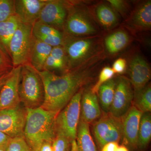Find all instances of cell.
<instances>
[{"mask_svg":"<svg viewBox=\"0 0 151 151\" xmlns=\"http://www.w3.org/2000/svg\"><path fill=\"white\" fill-rule=\"evenodd\" d=\"M12 138L0 132V149L5 150Z\"/></svg>","mask_w":151,"mask_h":151,"instance_id":"obj_36","label":"cell"},{"mask_svg":"<svg viewBox=\"0 0 151 151\" xmlns=\"http://www.w3.org/2000/svg\"><path fill=\"white\" fill-rule=\"evenodd\" d=\"M92 70L90 68L80 67L60 76L47 70L37 71L44 88V100L41 108L54 112L61 111L91 79Z\"/></svg>","mask_w":151,"mask_h":151,"instance_id":"obj_1","label":"cell"},{"mask_svg":"<svg viewBox=\"0 0 151 151\" xmlns=\"http://www.w3.org/2000/svg\"><path fill=\"white\" fill-rule=\"evenodd\" d=\"M0 151H5L3 149H0Z\"/></svg>","mask_w":151,"mask_h":151,"instance_id":"obj_42","label":"cell"},{"mask_svg":"<svg viewBox=\"0 0 151 151\" xmlns=\"http://www.w3.org/2000/svg\"><path fill=\"white\" fill-rule=\"evenodd\" d=\"M68 2L47 0L38 21L59 30L63 29L68 12Z\"/></svg>","mask_w":151,"mask_h":151,"instance_id":"obj_12","label":"cell"},{"mask_svg":"<svg viewBox=\"0 0 151 151\" xmlns=\"http://www.w3.org/2000/svg\"><path fill=\"white\" fill-rule=\"evenodd\" d=\"M116 151H129L127 146L124 145H119Z\"/></svg>","mask_w":151,"mask_h":151,"instance_id":"obj_41","label":"cell"},{"mask_svg":"<svg viewBox=\"0 0 151 151\" xmlns=\"http://www.w3.org/2000/svg\"><path fill=\"white\" fill-rule=\"evenodd\" d=\"M14 15V0H0V22Z\"/></svg>","mask_w":151,"mask_h":151,"instance_id":"obj_28","label":"cell"},{"mask_svg":"<svg viewBox=\"0 0 151 151\" xmlns=\"http://www.w3.org/2000/svg\"><path fill=\"white\" fill-rule=\"evenodd\" d=\"M63 29L64 35L73 37L93 35L97 32L91 20L85 12L69 2Z\"/></svg>","mask_w":151,"mask_h":151,"instance_id":"obj_9","label":"cell"},{"mask_svg":"<svg viewBox=\"0 0 151 151\" xmlns=\"http://www.w3.org/2000/svg\"><path fill=\"white\" fill-rule=\"evenodd\" d=\"M70 151H79L76 139L73 140L70 142Z\"/></svg>","mask_w":151,"mask_h":151,"instance_id":"obj_39","label":"cell"},{"mask_svg":"<svg viewBox=\"0 0 151 151\" xmlns=\"http://www.w3.org/2000/svg\"><path fill=\"white\" fill-rule=\"evenodd\" d=\"M21 103L27 109L41 107L44 100V88L37 70L29 63L22 65L19 87Z\"/></svg>","mask_w":151,"mask_h":151,"instance_id":"obj_3","label":"cell"},{"mask_svg":"<svg viewBox=\"0 0 151 151\" xmlns=\"http://www.w3.org/2000/svg\"><path fill=\"white\" fill-rule=\"evenodd\" d=\"M126 60L124 58H120L116 60L113 63L112 69L115 73H122L126 70Z\"/></svg>","mask_w":151,"mask_h":151,"instance_id":"obj_34","label":"cell"},{"mask_svg":"<svg viewBox=\"0 0 151 151\" xmlns=\"http://www.w3.org/2000/svg\"><path fill=\"white\" fill-rule=\"evenodd\" d=\"M32 35L37 39L52 47L63 44L64 34L59 30L38 20L33 25Z\"/></svg>","mask_w":151,"mask_h":151,"instance_id":"obj_17","label":"cell"},{"mask_svg":"<svg viewBox=\"0 0 151 151\" xmlns=\"http://www.w3.org/2000/svg\"><path fill=\"white\" fill-rule=\"evenodd\" d=\"M132 105L143 113L151 111V86L146 85L143 89L134 93Z\"/></svg>","mask_w":151,"mask_h":151,"instance_id":"obj_25","label":"cell"},{"mask_svg":"<svg viewBox=\"0 0 151 151\" xmlns=\"http://www.w3.org/2000/svg\"><path fill=\"white\" fill-rule=\"evenodd\" d=\"M134 90L131 81L124 76L116 81L113 103L109 113L116 117L122 118L133 104Z\"/></svg>","mask_w":151,"mask_h":151,"instance_id":"obj_10","label":"cell"},{"mask_svg":"<svg viewBox=\"0 0 151 151\" xmlns=\"http://www.w3.org/2000/svg\"><path fill=\"white\" fill-rule=\"evenodd\" d=\"M5 151H32L24 137L12 138Z\"/></svg>","mask_w":151,"mask_h":151,"instance_id":"obj_29","label":"cell"},{"mask_svg":"<svg viewBox=\"0 0 151 151\" xmlns=\"http://www.w3.org/2000/svg\"><path fill=\"white\" fill-rule=\"evenodd\" d=\"M96 14L99 22L104 27H113L118 22L116 13L107 5L102 4L98 6L96 9Z\"/></svg>","mask_w":151,"mask_h":151,"instance_id":"obj_26","label":"cell"},{"mask_svg":"<svg viewBox=\"0 0 151 151\" xmlns=\"http://www.w3.org/2000/svg\"><path fill=\"white\" fill-rule=\"evenodd\" d=\"M52 48V47L33 36L30 51L29 64L37 71L43 70L45 63L50 55Z\"/></svg>","mask_w":151,"mask_h":151,"instance_id":"obj_18","label":"cell"},{"mask_svg":"<svg viewBox=\"0 0 151 151\" xmlns=\"http://www.w3.org/2000/svg\"><path fill=\"white\" fill-rule=\"evenodd\" d=\"M151 139V113H143L138 132L137 150L143 151L148 146Z\"/></svg>","mask_w":151,"mask_h":151,"instance_id":"obj_21","label":"cell"},{"mask_svg":"<svg viewBox=\"0 0 151 151\" xmlns=\"http://www.w3.org/2000/svg\"><path fill=\"white\" fill-rule=\"evenodd\" d=\"M130 24L136 29L147 30L151 27V2L147 1L141 4L132 15Z\"/></svg>","mask_w":151,"mask_h":151,"instance_id":"obj_19","label":"cell"},{"mask_svg":"<svg viewBox=\"0 0 151 151\" xmlns=\"http://www.w3.org/2000/svg\"><path fill=\"white\" fill-rule=\"evenodd\" d=\"M112 68L110 67H105L100 71L99 78L97 83L91 89L92 92L97 94L101 85L113 78L115 74Z\"/></svg>","mask_w":151,"mask_h":151,"instance_id":"obj_30","label":"cell"},{"mask_svg":"<svg viewBox=\"0 0 151 151\" xmlns=\"http://www.w3.org/2000/svg\"><path fill=\"white\" fill-rule=\"evenodd\" d=\"M143 113L132 105L122 118V139L125 145L132 150H137L138 132Z\"/></svg>","mask_w":151,"mask_h":151,"instance_id":"obj_13","label":"cell"},{"mask_svg":"<svg viewBox=\"0 0 151 151\" xmlns=\"http://www.w3.org/2000/svg\"><path fill=\"white\" fill-rule=\"evenodd\" d=\"M10 72L0 75V90Z\"/></svg>","mask_w":151,"mask_h":151,"instance_id":"obj_40","label":"cell"},{"mask_svg":"<svg viewBox=\"0 0 151 151\" xmlns=\"http://www.w3.org/2000/svg\"><path fill=\"white\" fill-rule=\"evenodd\" d=\"M50 55L55 60L63 65L65 68V72H66L67 71L66 58L63 47L60 45L52 47Z\"/></svg>","mask_w":151,"mask_h":151,"instance_id":"obj_32","label":"cell"},{"mask_svg":"<svg viewBox=\"0 0 151 151\" xmlns=\"http://www.w3.org/2000/svg\"><path fill=\"white\" fill-rule=\"evenodd\" d=\"M103 112L100 118L92 124V132L99 150L107 143H119L123 137L122 118L109 112Z\"/></svg>","mask_w":151,"mask_h":151,"instance_id":"obj_6","label":"cell"},{"mask_svg":"<svg viewBox=\"0 0 151 151\" xmlns=\"http://www.w3.org/2000/svg\"><path fill=\"white\" fill-rule=\"evenodd\" d=\"M116 86V80L112 78L101 85L98 90L97 93L99 96L98 100L103 112L108 113L110 111L113 103Z\"/></svg>","mask_w":151,"mask_h":151,"instance_id":"obj_23","label":"cell"},{"mask_svg":"<svg viewBox=\"0 0 151 151\" xmlns=\"http://www.w3.org/2000/svg\"><path fill=\"white\" fill-rule=\"evenodd\" d=\"M52 142L46 141L44 142L38 151H52Z\"/></svg>","mask_w":151,"mask_h":151,"instance_id":"obj_38","label":"cell"},{"mask_svg":"<svg viewBox=\"0 0 151 151\" xmlns=\"http://www.w3.org/2000/svg\"><path fill=\"white\" fill-rule=\"evenodd\" d=\"M21 23L16 15L0 22V42L8 52L10 42Z\"/></svg>","mask_w":151,"mask_h":151,"instance_id":"obj_22","label":"cell"},{"mask_svg":"<svg viewBox=\"0 0 151 151\" xmlns=\"http://www.w3.org/2000/svg\"><path fill=\"white\" fill-rule=\"evenodd\" d=\"M111 5L116 10L120 12H123L126 8V4L125 2L120 0H109L108 1Z\"/></svg>","mask_w":151,"mask_h":151,"instance_id":"obj_35","label":"cell"},{"mask_svg":"<svg viewBox=\"0 0 151 151\" xmlns=\"http://www.w3.org/2000/svg\"><path fill=\"white\" fill-rule=\"evenodd\" d=\"M27 110L24 138L32 151H38L44 142H52L55 137V122L59 112L41 107Z\"/></svg>","mask_w":151,"mask_h":151,"instance_id":"obj_2","label":"cell"},{"mask_svg":"<svg viewBox=\"0 0 151 151\" xmlns=\"http://www.w3.org/2000/svg\"><path fill=\"white\" fill-rule=\"evenodd\" d=\"M47 0H14L15 13L22 23L33 25Z\"/></svg>","mask_w":151,"mask_h":151,"instance_id":"obj_14","label":"cell"},{"mask_svg":"<svg viewBox=\"0 0 151 151\" xmlns=\"http://www.w3.org/2000/svg\"><path fill=\"white\" fill-rule=\"evenodd\" d=\"M13 68L8 51L0 42V75L9 73Z\"/></svg>","mask_w":151,"mask_h":151,"instance_id":"obj_27","label":"cell"},{"mask_svg":"<svg viewBox=\"0 0 151 151\" xmlns=\"http://www.w3.org/2000/svg\"><path fill=\"white\" fill-rule=\"evenodd\" d=\"M129 41V36L127 33L123 31H118L106 37L105 47L109 53L114 54L121 51L127 46Z\"/></svg>","mask_w":151,"mask_h":151,"instance_id":"obj_24","label":"cell"},{"mask_svg":"<svg viewBox=\"0 0 151 151\" xmlns=\"http://www.w3.org/2000/svg\"><path fill=\"white\" fill-rule=\"evenodd\" d=\"M64 70V73L65 72V68L63 65L55 60L50 55L47 58L45 63L43 70H47L52 72V70Z\"/></svg>","mask_w":151,"mask_h":151,"instance_id":"obj_33","label":"cell"},{"mask_svg":"<svg viewBox=\"0 0 151 151\" xmlns=\"http://www.w3.org/2000/svg\"><path fill=\"white\" fill-rule=\"evenodd\" d=\"M83 92L81 88L73 96L67 105L60 111L55 122L56 134L64 136L70 142L76 139Z\"/></svg>","mask_w":151,"mask_h":151,"instance_id":"obj_4","label":"cell"},{"mask_svg":"<svg viewBox=\"0 0 151 151\" xmlns=\"http://www.w3.org/2000/svg\"><path fill=\"white\" fill-rule=\"evenodd\" d=\"M22 66L14 67L0 90V110L20 105L19 87Z\"/></svg>","mask_w":151,"mask_h":151,"instance_id":"obj_11","label":"cell"},{"mask_svg":"<svg viewBox=\"0 0 151 151\" xmlns=\"http://www.w3.org/2000/svg\"><path fill=\"white\" fill-rule=\"evenodd\" d=\"M62 46L66 55L67 71L81 67L94 55L97 48L96 41L92 38H76L64 34Z\"/></svg>","mask_w":151,"mask_h":151,"instance_id":"obj_5","label":"cell"},{"mask_svg":"<svg viewBox=\"0 0 151 151\" xmlns=\"http://www.w3.org/2000/svg\"><path fill=\"white\" fill-rule=\"evenodd\" d=\"M129 74L135 93L147 85L151 78V69L145 59L141 56H136L130 62Z\"/></svg>","mask_w":151,"mask_h":151,"instance_id":"obj_15","label":"cell"},{"mask_svg":"<svg viewBox=\"0 0 151 151\" xmlns=\"http://www.w3.org/2000/svg\"><path fill=\"white\" fill-rule=\"evenodd\" d=\"M27 116L24 106L0 110V132L14 138L24 137V132Z\"/></svg>","mask_w":151,"mask_h":151,"instance_id":"obj_8","label":"cell"},{"mask_svg":"<svg viewBox=\"0 0 151 151\" xmlns=\"http://www.w3.org/2000/svg\"><path fill=\"white\" fill-rule=\"evenodd\" d=\"M52 146V151H70V141L64 136L59 134H56Z\"/></svg>","mask_w":151,"mask_h":151,"instance_id":"obj_31","label":"cell"},{"mask_svg":"<svg viewBox=\"0 0 151 151\" xmlns=\"http://www.w3.org/2000/svg\"><path fill=\"white\" fill-rule=\"evenodd\" d=\"M102 114L97 94L91 89L83 92L80 105V120L89 124H92Z\"/></svg>","mask_w":151,"mask_h":151,"instance_id":"obj_16","label":"cell"},{"mask_svg":"<svg viewBox=\"0 0 151 151\" xmlns=\"http://www.w3.org/2000/svg\"><path fill=\"white\" fill-rule=\"evenodd\" d=\"M32 26L21 23L10 42L9 52L14 67L29 63Z\"/></svg>","mask_w":151,"mask_h":151,"instance_id":"obj_7","label":"cell"},{"mask_svg":"<svg viewBox=\"0 0 151 151\" xmlns=\"http://www.w3.org/2000/svg\"><path fill=\"white\" fill-rule=\"evenodd\" d=\"M76 141L79 151H98L91 135L89 124L81 120L77 129Z\"/></svg>","mask_w":151,"mask_h":151,"instance_id":"obj_20","label":"cell"},{"mask_svg":"<svg viewBox=\"0 0 151 151\" xmlns=\"http://www.w3.org/2000/svg\"><path fill=\"white\" fill-rule=\"evenodd\" d=\"M119 146L117 142H111L104 145L100 151H116Z\"/></svg>","mask_w":151,"mask_h":151,"instance_id":"obj_37","label":"cell"}]
</instances>
